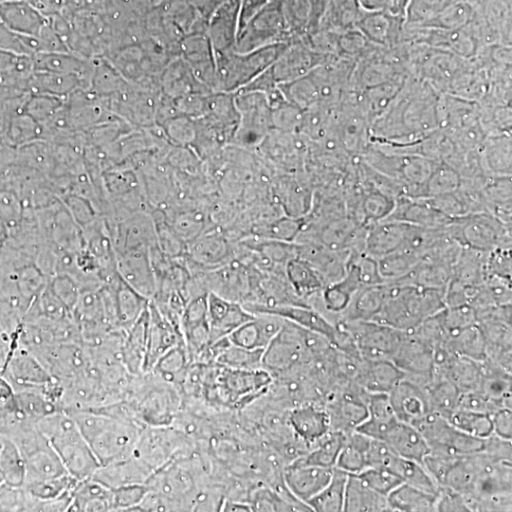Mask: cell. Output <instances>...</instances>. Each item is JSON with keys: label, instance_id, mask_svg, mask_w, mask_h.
I'll return each mask as SVG.
<instances>
[{"label": "cell", "instance_id": "6da1fadb", "mask_svg": "<svg viewBox=\"0 0 512 512\" xmlns=\"http://www.w3.org/2000/svg\"><path fill=\"white\" fill-rule=\"evenodd\" d=\"M431 184L471 186L512 156V101L476 107L467 99L429 107Z\"/></svg>", "mask_w": 512, "mask_h": 512}, {"label": "cell", "instance_id": "7a4b0ae2", "mask_svg": "<svg viewBox=\"0 0 512 512\" xmlns=\"http://www.w3.org/2000/svg\"><path fill=\"white\" fill-rule=\"evenodd\" d=\"M482 0H452L416 42L414 69L429 107L467 99L478 57Z\"/></svg>", "mask_w": 512, "mask_h": 512}, {"label": "cell", "instance_id": "3957f363", "mask_svg": "<svg viewBox=\"0 0 512 512\" xmlns=\"http://www.w3.org/2000/svg\"><path fill=\"white\" fill-rule=\"evenodd\" d=\"M0 37L23 61L54 73H78L97 46V37L78 25L54 0L2 6Z\"/></svg>", "mask_w": 512, "mask_h": 512}, {"label": "cell", "instance_id": "277c9868", "mask_svg": "<svg viewBox=\"0 0 512 512\" xmlns=\"http://www.w3.org/2000/svg\"><path fill=\"white\" fill-rule=\"evenodd\" d=\"M327 190L353 198L382 186H425L414 173L395 162L380 133L363 112L342 120L330 131L319 158Z\"/></svg>", "mask_w": 512, "mask_h": 512}, {"label": "cell", "instance_id": "5b68a950", "mask_svg": "<svg viewBox=\"0 0 512 512\" xmlns=\"http://www.w3.org/2000/svg\"><path fill=\"white\" fill-rule=\"evenodd\" d=\"M69 143L148 148L183 164L184 141L175 124L141 105H78L65 112Z\"/></svg>", "mask_w": 512, "mask_h": 512}, {"label": "cell", "instance_id": "8992f818", "mask_svg": "<svg viewBox=\"0 0 512 512\" xmlns=\"http://www.w3.org/2000/svg\"><path fill=\"white\" fill-rule=\"evenodd\" d=\"M167 164L162 154L148 148L69 143L57 171L69 188H90L124 198L169 175Z\"/></svg>", "mask_w": 512, "mask_h": 512}, {"label": "cell", "instance_id": "52a82bcc", "mask_svg": "<svg viewBox=\"0 0 512 512\" xmlns=\"http://www.w3.org/2000/svg\"><path fill=\"white\" fill-rule=\"evenodd\" d=\"M478 245L467 285L478 293H512V183L467 186Z\"/></svg>", "mask_w": 512, "mask_h": 512}, {"label": "cell", "instance_id": "ba28073f", "mask_svg": "<svg viewBox=\"0 0 512 512\" xmlns=\"http://www.w3.org/2000/svg\"><path fill=\"white\" fill-rule=\"evenodd\" d=\"M0 101L67 112L80 103L78 80L74 74L29 65L0 37Z\"/></svg>", "mask_w": 512, "mask_h": 512}, {"label": "cell", "instance_id": "9c48e42d", "mask_svg": "<svg viewBox=\"0 0 512 512\" xmlns=\"http://www.w3.org/2000/svg\"><path fill=\"white\" fill-rule=\"evenodd\" d=\"M410 450L412 435L404 423L374 420L349 433L342 454L368 486H380L408 465Z\"/></svg>", "mask_w": 512, "mask_h": 512}, {"label": "cell", "instance_id": "30bf717a", "mask_svg": "<svg viewBox=\"0 0 512 512\" xmlns=\"http://www.w3.org/2000/svg\"><path fill=\"white\" fill-rule=\"evenodd\" d=\"M378 512H463L456 482L431 465H406L378 486Z\"/></svg>", "mask_w": 512, "mask_h": 512}, {"label": "cell", "instance_id": "8fae6325", "mask_svg": "<svg viewBox=\"0 0 512 512\" xmlns=\"http://www.w3.org/2000/svg\"><path fill=\"white\" fill-rule=\"evenodd\" d=\"M319 255L336 281L359 293L384 289L391 270L389 243L372 232H353L334 241Z\"/></svg>", "mask_w": 512, "mask_h": 512}, {"label": "cell", "instance_id": "7c38bea8", "mask_svg": "<svg viewBox=\"0 0 512 512\" xmlns=\"http://www.w3.org/2000/svg\"><path fill=\"white\" fill-rule=\"evenodd\" d=\"M0 437L16 461L37 458L46 440V406L42 395L25 380L0 382Z\"/></svg>", "mask_w": 512, "mask_h": 512}, {"label": "cell", "instance_id": "4fadbf2b", "mask_svg": "<svg viewBox=\"0 0 512 512\" xmlns=\"http://www.w3.org/2000/svg\"><path fill=\"white\" fill-rule=\"evenodd\" d=\"M124 209L122 196L90 188H69L52 209V228L80 249L101 238Z\"/></svg>", "mask_w": 512, "mask_h": 512}, {"label": "cell", "instance_id": "5bb4252c", "mask_svg": "<svg viewBox=\"0 0 512 512\" xmlns=\"http://www.w3.org/2000/svg\"><path fill=\"white\" fill-rule=\"evenodd\" d=\"M467 101L476 107L512 101V27L478 59Z\"/></svg>", "mask_w": 512, "mask_h": 512}, {"label": "cell", "instance_id": "9a60e30c", "mask_svg": "<svg viewBox=\"0 0 512 512\" xmlns=\"http://www.w3.org/2000/svg\"><path fill=\"white\" fill-rule=\"evenodd\" d=\"M93 37L116 31L129 16V0H54Z\"/></svg>", "mask_w": 512, "mask_h": 512}, {"label": "cell", "instance_id": "2e32d148", "mask_svg": "<svg viewBox=\"0 0 512 512\" xmlns=\"http://www.w3.org/2000/svg\"><path fill=\"white\" fill-rule=\"evenodd\" d=\"M376 4L414 42H418L429 21L444 8L440 0H376Z\"/></svg>", "mask_w": 512, "mask_h": 512}, {"label": "cell", "instance_id": "e0dca14e", "mask_svg": "<svg viewBox=\"0 0 512 512\" xmlns=\"http://www.w3.org/2000/svg\"><path fill=\"white\" fill-rule=\"evenodd\" d=\"M511 27L512 0H482L476 63Z\"/></svg>", "mask_w": 512, "mask_h": 512}, {"label": "cell", "instance_id": "ac0fdd59", "mask_svg": "<svg viewBox=\"0 0 512 512\" xmlns=\"http://www.w3.org/2000/svg\"><path fill=\"white\" fill-rule=\"evenodd\" d=\"M232 512H302L300 497L291 494L268 495L245 505L232 507Z\"/></svg>", "mask_w": 512, "mask_h": 512}, {"label": "cell", "instance_id": "d6986e66", "mask_svg": "<svg viewBox=\"0 0 512 512\" xmlns=\"http://www.w3.org/2000/svg\"><path fill=\"white\" fill-rule=\"evenodd\" d=\"M16 458L12 454V450L8 448V444L0 437V495L4 494L12 482V478L16 475Z\"/></svg>", "mask_w": 512, "mask_h": 512}, {"label": "cell", "instance_id": "ffe728a7", "mask_svg": "<svg viewBox=\"0 0 512 512\" xmlns=\"http://www.w3.org/2000/svg\"><path fill=\"white\" fill-rule=\"evenodd\" d=\"M16 2H29V0H0V8L8 6V4H16Z\"/></svg>", "mask_w": 512, "mask_h": 512}, {"label": "cell", "instance_id": "44dd1931", "mask_svg": "<svg viewBox=\"0 0 512 512\" xmlns=\"http://www.w3.org/2000/svg\"><path fill=\"white\" fill-rule=\"evenodd\" d=\"M511 469H512V467H511Z\"/></svg>", "mask_w": 512, "mask_h": 512}]
</instances>
